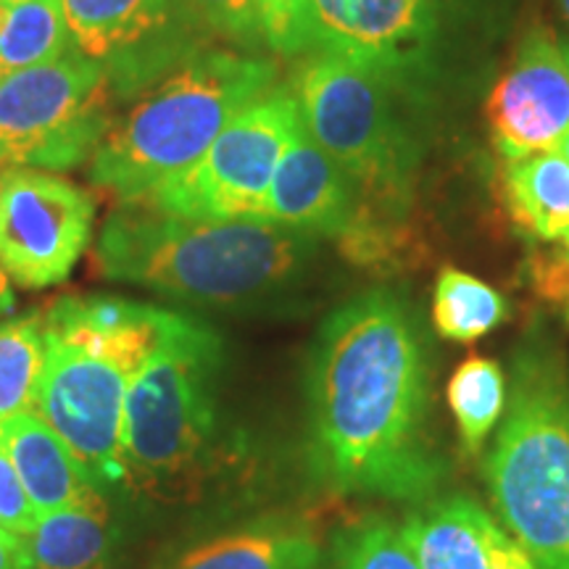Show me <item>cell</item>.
Here are the masks:
<instances>
[{"label":"cell","instance_id":"obj_1","mask_svg":"<svg viewBox=\"0 0 569 569\" xmlns=\"http://www.w3.org/2000/svg\"><path fill=\"white\" fill-rule=\"evenodd\" d=\"M430 356L407 298L372 288L319 327L306 367V465L338 496L425 501L448 465L432 436Z\"/></svg>","mask_w":569,"mask_h":569},{"label":"cell","instance_id":"obj_2","mask_svg":"<svg viewBox=\"0 0 569 569\" xmlns=\"http://www.w3.org/2000/svg\"><path fill=\"white\" fill-rule=\"evenodd\" d=\"M169 311L111 296L61 298L46 311V365L34 415L80 461L92 486L127 493L124 409Z\"/></svg>","mask_w":569,"mask_h":569},{"label":"cell","instance_id":"obj_3","mask_svg":"<svg viewBox=\"0 0 569 569\" xmlns=\"http://www.w3.org/2000/svg\"><path fill=\"white\" fill-rule=\"evenodd\" d=\"M317 251L315 234L259 219H188L124 203L106 219L96 269L180 301L240 306L301 280Z\"/></svg>","mask_w":569,"mask_h":569},{"label":"cell","instance_id":"obj_4","mask_svg":"<svg viewBox=\"0 0 569 569\" xmlns=\"http://www.w3.org/2000/svg\"><path fill=\"white\" fill-rule=\"evenodd\" d=\"M277 67L227 48H198L109 127L90 159V180L119 206L140 203L184 172L248 103L274 88Z\"/></svg>","mask_w":569,"mask_h":569},{"label":"cell","instance_id":"obj_5","mask_svg":"<svg viewBox=\"0 0 569 569\" xmlns=\"http://www.w3.org/2000/svg\"><path fill=\"white\" fill-rule=\"evenodd\" d=\"M486 478L498 522L536 569H569V375L549 346L515 356Z\"/></svg>","mask_w":569,"mask_h":569},{"label":"cell","instance_id":"obj_6","mask_svg":"<svg viewBox=\"0 0 569 569\" xmlns=\"http://www.w3.org/2000/svg\"><path fill=\"white\" fill-rule=\"evenodd\" d=\"M224 343L201 319L169 311L151 359L134 377L124 409L127 490L188 493L219 446V377Z\"/></svg>","mask_w":569,"mask_h":569},{"label":"cell","instance_id":"obj_7","mask_svg":"<svg viewBox=\"0 0 569 569\" xmlns=\"http://www.w3.org/2000/svg\"><path fill=\"white\" fill-rule=\"evenodd\" d=\"M396 92L382 77L327 51L306 56L293 84L306 132L351 177L359 209L380 219L398 213L415 169Z\"/></svg>","mask_w":569,"mask_h":569},{"label":"cell","instance_id":"obj_8","mask_svg":"<svg viewBox=\"0 0 569 569\" xmlns=\"http://www.w3.org/2000/svg\"><path fill=\"white\" fill-rule=\"evenodd\" d=\"M111 77L74 46L0 80V167L67 172L90 161L111 127Z\"/></svg>","mask_w":569,"mask_h":569},{"label":"cell","instance_id":"obj_9","mask_svg":"<svg viewBox=\"0 0 569 569\" xmlns=\"http://www.w3.org/2000/svg\"><path fill=\"white\" fill-rule=\"evenodd\" d=\"M298 124L301 113L293 90L272 88L234 113L193 167L156 184L140 203L188 219H259Z\"/></svg>","mask_w":569,"mask_h":569},{"label":"cell","instance_id":"obj_10","mask_svg":"<svg viewBox=\"0 0 569 569\" xmlns=\"http://www.w3.org/2000/svg\"><path fill=\"white\" fill-rule=\"evenodd\" d=\"M96 198L80 184L30 167L0 172V269L19 288L67 280L88 251Z\"/></svg>","mask_w":569,"mask_h":569},{"label":"cell","instance_id":"obj_11","mask_svg":"<svg viewBox=\"0 0 569 569\" xmlns=\"http://www.w3.org/2000/svg\"><path fill=\"white\" fill-rule=\"evenodd\" d=\"M71 46L117 80L142 82L198 51L184 0H61Z\"/></svg>","mask_w":569,"mask_h":569},{"label":"cell","instance_id":"obj_12","mask_svg":"<svg viewBox=\"0 0 569 569\" xmlns=\"http://www.w3.org/2000/svg\"><path fill=\"white\" fill-rule=\"evenodd\" d=\"M315 51L336 53L403 90L430 67L432 0H311Z\"/></svg>","mask_w":569,"mask_h":569},{"label":"cell","instance_id":"obj_13","mask_svg":"<svg viewBox=\"0 0 569 569\" xmlns=\"http://www.w3.org/2000/svg\"><path fill=\"white\" fill-rule=\"evenodd\" d=\"M486 117L503 161L559 151L569 132V46L549 30L522 40L490 90Z\"/></svg>","mask_w":569,"mask_h":569},{"label":"cell","instance_id":"obj_14","mask_svg":"<svg viewBox=\"0 0 569 569\" xmlns=\"http://www.w3.org/2000/svg\"><path fill=\"white\" fill-rule=\"evenodd\" d=\"M359 211L351 177L317 146L303 122L284 148L259 219L315 238H343Z\"/></svg>","mask_w":569,"mask_h":569},{"label":"cell","instance_id":"obj_15","mask_svg":"<svg viewBox=\"0 0 569 569\" xmlns=\"http://www.w3.org/2000/svg\"><path fill=\"white\" fill-rule=\"evenodd\" d=\"M322 559L315 525L293 517H261L184 546L159 569H317Z\"/></svg>","mask_w":569,"mask_h":569},{"label":"cell","instance_id":"obj_16","mask_svg":"<svg viewBox=\"0 0 569 569\" xmlns=\"http://www.w3.org/2000/svg\"><path fill=\"white\" fill-rule=\"evenodd\" d=\"M398 532L419 569H490L501 525L475 498L451 493L411 511Z\"/></svg>","mask_w":569,"mask_h":569},{"label":"cell","instance_id":"obj_17","mask_svg":"<svg viewBox=\"0 0 569 569\" xmlns=\"http://www.w3.org/2000/svg\"><path fill=\"white\" fill-rule=\"evenodd\" d=\"M0 443L38 517L103 496L80 461L71 457L67 443L34 411L13 417L0 427Z\"/></svg>","mask_w":569,"mask_h":569},{"label":"cell","instance_id":"obj_18","mask_svg":"<svg viewBox=\"0 0 569 569\" xmlns=\"http://www.w3.org/2000/svg\"><path fill=\"white\" fill-rule=\"evenodd\" d=\"M119 528L106 496L51 515L19 538V569H113Z\"/></svg>","mask_w":569,"mask_h":569},{"label":"cell","instance_id":"obj_19","mask_svg":"<svg viewBox=\"0 0 569 569\" xmlns=\"http://www.w3.org/2000/svg\"><path fill=\"white\" fill-rule=\"evenodd\" d=\"M503 203L519 230L540 243H569V161L561 151L507 161Z\"/></svg>","mask_w":569,"mask_h":569},{"label":"cell","instance_id":"obj_20","mask_svg":"<svg viewBox=\"0 0 569 569\" xmlns=\"http://www.w3.org/2000/svg\"><path fill=\"white\" fill-rule=\"evenodd\" d=\"M71 48L61 0H0V80Z\"/></svg>","mask_w":569,"mask_h":569},{"label":"cell","instance_id":"obj_21","mask_svg":"<svg viewBox=\"0 0 569 569\" xmlns=\"http://www.w3.org/2000/svg\"><path fill=\"white\" fill-rule=\"evenodd\" d=\"M509 317V303L496 288L457 267L440 269L432 290V322L446 340L472 343Z\"/></svg>","mask_w":569,"mask_h":569},{"label":"cell","instance_id":"obj_22","mask_svg":"<svg viewBox=\"0 0 569 569\" xmlns=\"http://www.w3.org/2000/svg\"><path fill=\"white\" fill-rule=\"evenodd\" d=\"M509 380L498 361L472 356L448 380V407L467 453H478L507 409Z\"/></svg>","mask_w":569,"mask_h":569},{"label":"cell","instance_id":"obj_23","mask_svg":"<svg viewBox=\"0 0 569 569\" xmlns=\"http://www.w3.org/2000/svg\"><path fill=\"white\" fill-rule=\"evenodd\" d=\"M46 365V311L0 322V427L30 415Z\"/></svg>","mask_w":569,"mask_h":569},{"label":"cell","instance_id":"obj_24","mask_svg":"<svg viewBox=\"0 0 569 569\" xmlns=\"http://www.w3.org/2000/svg\"><path fill=\"white\" fill-rule=\"evenodd\" d=\"M330 569H419L401 532L386 517H361L336 532Z\"/></svg>","mask_w":569,"mask_h":569},{"label":"cell","instance_id":"obj_25","mask_svg":"<svg viewBox=\"0 0 569 569\" xmlns=\"http://www.w3.org/2000/svg\"><path fill=\"white\" fill-rule=\"evenodd\" d=\"M261 34L280 56H303L317 46L311 0H259Z\"/></svg>","mask_w":569,"mask_h":569},{"label":"cell","instance_id":"obj_26","mask_svg":"<svg viewBox=\"0 0 569 569\" xmlns=\"http://www.w3.org/2000/svg\"><path fill=\"white\" fill-rule=\"evenodd\" d=\"M196 27L238 46H253L261 34L259 0H184Z\"/></svg>","mask_w":569,"mask_h":569},{"label":"cell","instance_id":"obj_27","mask_svg":"<svg viewBox=\"0 0 569 569\" xmlns=\"http://www.w3.org/2000/svg\"><path fill=\"white\" fill-rule=\"evenodd\" d=\"M38 519V511H34L9 453L0 443V530L11 532L13 538H24L27 532H32Z\"/></svg>","mask_w":569,"mask_h":569},{"label":"cell","instance_id":"obj_28","mask_svg":"<svg viewBox=\"0 0 569 569\" xmlns=\"http://www.w3.org/2000/svg\"><path fill=\"white\" fill-rule=\"evenodd\" d=\"M490 569H536L528 551L517 543L509 532H498L490 549Z\"/></svg>","mask_w":569,"mask_h":569},{"label":"cell","instance_id":"obj_29","mask_svg":"<svg viewBox=\"0 0 569 569\" xmlns=\"http://www.w3.org/2000/svg\"><path fill=\"white\" fill-rule=\"evenodd\" d=\"M0 569H19V538L0 530Z\"/></svg>","mask_w":569,"mask_h":569},{"label":"cell","instance_id":"obj_30","mask_svg":"<svg viewBox=\"0 0 569 569\" xmlns=\"http://www.w3.org/2000/svg\"><path fill=\"white\" fill-rule=\"evenodd\" d=\"M13 306H17V296H13V282L11 277L0 269V317L11 315Z\"/></svg>","mask_w":569,"mask_h":569},{"label":"cell","instance_id":"obj_31","mask_svg":"<svg viewBox=\"0 0 569 569\" xmlns=\"http://www.w3.org/2000/svg\"><path fill=\"white\" fill-rule=\"evenodd\" d=\"M561 153L567 156V161H569V132H567V138H565V142H561V148H559Z\"/></svg>","mask_w":569,"mask_h":569},{"label":"cell","instance_id":"obj_32","mask_svg":"<svg viewBox=\"0 0 569 569\" xmlns=\"http://www.w3.org/2000/svg\"><path fill=\"white\" fill-rule=\"evenodd\" d=\"M559 6H561V11H565V17L569 19V0H559Z\"/></svg>","mask_w":569,"mask_h":569},{"label":"cell","instance_id":"obj_33","mask_svg":"<svg viewBox=\"0 0 569 569\" xmlns=\"http://www.w3.org/2000/svg\"><path fill=\"white\" fill-rule=\"evenodd\" d=\"M569 246V243H567ZM567 317H569V306H567Z\"/></svg>","mask_w":569,"mask_h":569}]
</instances>
